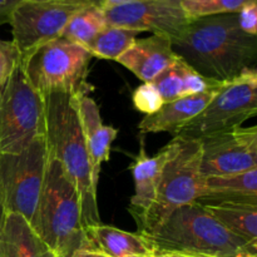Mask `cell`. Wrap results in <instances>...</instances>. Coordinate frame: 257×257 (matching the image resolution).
Wrapping results in <instances>:
<instances>
[{
  "label": "cell",
  "instance_id": "cell-18",
  "mask_svg": "<svg viewBox=\"0 0 257 257\" xmlns=\"http://www.w3.org/2000/svg\"><path fill=\"white\" fill-rule=\"evenodd\" d=\"M82 250L95 251L107 257H142L153 251L142 233L127 232L102 223L85 228V245Z\"/></svg>",
  "mask_w": 257,
  "mask_h": 257
},
{
  "label": "cell",
  "instance_id": "cell-23",
  "mask_svg": "<svg viewBox=\"0 0 257 257\" xmlns=\"http://www.w3.org/2000/svg\"><path fill=\"white\" fill-rule=\"evenodd\" d=\"M138 32L118 27H107L89 43L85 49L92 57L117 60L137 40Z\"/></svg>",
  "mask_w": 257,
  "mask_h": 257
},
{
  "label": "cell",
  "instance_id": "cell-17",
  "mask_svg": "<svg viewBox=\"0 0 257 257\" xmlns=\"http://www.w3.org/2000/svg\"><path fill=\"white\" fill-rule=\"evenodd\" d=\"M218 89L187 95L165 103L156 113L145 115L138 124V130L141 133L168 132L176 136L186 123L195 118L208 104Z\"/></svg>",
  "mask_w": 257,
  "mask_h": 257
},
{
  "label": "cell",
  "instance_id": "cell-25",
  "mask_svg": "<svg viewBox=\"0 0 257 257\" xmlns=\"http://www.w3.org/2000/svg\"><path fill=\"white\" fill-rule=\"evenodd\" d=\"M132 100L136 109L145 113L146 115L153 114L165 104L160 92L152 82L143 83L142 85L136 88L132 94Z\"/></svg>",
  "mask_w": 257,
  "mask_h": 257
},
{
  "label": "cell",
  "instance_id": "cell-34",
  "mask_svg": "<svg viewBox=\"0 0 257 257\" xmlns=\"http://www.w3.org/2000/svg\"><path fill=\"white\" fill-rule=\"evenodd\" d=\"M175 2H177V3H181V2H182V0H175Z\"/></svg>",
  "mask_w": 257,
  "mask_h": 257
},
{
  "label": "cell",
  "instance_id": "cell-6",
  "mask_svg": "<svg viewBox=\"0 0 257 257\" xmlns=\"http://www.w3.org/2000/svg\"><path fill=\"white\" fill-rule=\"evenodd\" d=\"M92 54L64 38L50 40L22 58L29 84L42 95L62 92L74 97L88 94V67Z\"/></svg>",
  "mask_w": 257,
  "mask_h": 257
},
{
  "label": "cell",
  "instance_id": "cell-14",
  "mask_svg": "<svg viewBox=\"0 0 257 257\" xmlns=\"http://www.w3.org/2000/svg\"><path fill=\"white\" fill-rule=\"evenodd\" d=\"M78 113L80 125L87 143L88 153L92 166V177L94 185H98L102 163L109 160L110 146L118 135V130L112 125L103 124L99 108L95 100L88 94L79 95Z\"/></svg>",
  "mask_w": 257,
  "mask_h": 257
},
{
  "label": "cell",
  "instance_id": "cell-13",
  "mask_svg": "<svg viewBox=\"0 0 257 257\" xmlns=\"http://www.w3.org/2000/svg\"><path fill=\"white\" fill-rule=\"evenodd\" d=\"M177 59L170 38L153 34L136 40L117 62L124 65L143 83H151Z\"/></svg>",
  "mask_w": 257,
  "mask_h": 257
},
{
  "label": "cell",
  "instance_id": "cell-24",
  "mask_svg": "<svg viewBox=\"0 0 257 257\" xmlns=\"http://www.w3.org/2000/svg\"><path fill=\"white\" fill-rule=\"evenodd\" d=\"M257 0H182L181 7L190 19L215 14L238 13L245 5Z\"/></svg>",
  "mask_w": 257,
  "mask_h": 257
},
{
  "label": "cell",
  "instance_id": "cell-26",
  "mask_svg": "<svg viewBox=\"0 0 257 257\" xmlns=\"http://www.w3.org/2000/svg\"><path fill=\"white\" fill-rule=\"evenodd\" d=\"M22 64V54L10 40L0 39V87L9 79L15 69Z\"/></svg>",
  "mask_w": 257,
  "mask_h": 257
},
{
  "label": "cell",
  "instance_id": "cell-19",
  "mask_svg": "<svg viewBox=\"0 0 257 257\" xmlns=\"http://www.w3.org/2000/svg\"><path fill=\"white\" fill-rule=\"evenodd\" d=\"M0 257H55L23 216L5 213L0 231Z\"/></svg>",
  "mask_w": 257,
  "mask_h": 257
},
{
  "label": "cell",
  "instance_id": "cell-12",
  "mask_svg": "<svg viewBox=\"0 0 257 257\" xmlns=\"http://www.w3.org/2000/svg\"><path fill=\"white\" fill-rule=\"evenodd\" d=\"M107 25L173 38L181 34L190 18L175 0H135L104 10Z\"/></svg>",
  "mask_w": 257,
  "mask_h": 257
},
{
  "label": "cell",
  "instance_id": "cell-29",
  "mask_svg": "<svg viewBox=\"0 0 257 257\" xmlns=\"http://www.w3.org/2000/svg\"><path fill=\"white\" fill-rule=\"evenodd\" d=\"M38 2H53V3H63V4H77V5H97L102 8L103 0H38Z\"/></svg>",
  "mask_w": 257,
  "mask_h": 257
},
{
  "label": "cell",
  "instance_id": "cell-16",
  "mask_svg": "<svg viewBox=\"0 0 257 257\" xmlns=\"http://www.w3.org/2000/svg\"><path fill=\"white\" fill-rule=\"evenodd\" d=\"M196 202L231 232L257 243V200L210 196Z\"/></svg>",
  "mask_w": 257,
  "mask_h": 257
},
{
  "label": "cell",
  "instance_id": "cell-21",
  "mask_svg": "<svg viewBox=\"0 0 257 257\" xmlns=\"http://www.w3.org/2000/svg\"><path fill=\"white\" fill-rule=\"evenodd\" d=\"M202 197L223 196L257 200V168L233 175L202 177Z\"/></svg>",
  "mask_w": 257,
  "mask_h": 257
},
{
  "label": "cell",
  "instance_id": "cell-32",
  "mask_svg": "<svg viewBox=\"0 0 257 257\" xmlns=\"http://www.w3.org/2000/svg\"><path fill=\"white\" fill-rule=\"evenodd\" d=\"M72 257H107L99 252H95V251L90 250H79L74 253Z\"/></svg>",
  "mask_w": 257,
  "mask_h": 257
},
{
  "label": "cell",
  "instance_id": "cell-11",
  "mask_svg": "<svg viewBox=\"0 0 257 257\" xmlns=\"http://www.w3.org/2000/svg\"><path fill=\"white\" fill-rule=\"evenodd\" d=\"M201 176L233 175L257 168V127H237L201 141Z\"/></svg>",
  "mask_w": 257,
  "mask_h": 257
},
{
  "label": "cell",
  "instance_id": "cell-7",
  "mask_svg": "<svg viewBox=\"0 0 257 257\" xmlns=\"http://www.w3.org/2000/svg\"><path fill=\"white\" fill-rule=\"evenodd\" d=\"M40 137H45L44 97L20 64L0 87V155L22 152Z\"/></svg>",
  "mask_w": 257,
  "mask_h": 257
},
{
  "label": "cell",
  "instance_id": "cell-30",
  "mask_svg": "<svg viewBox=\"0 0 257 257\" xmlns=\"http://www.w3.org/2000/svg\"><path fill=\"white\" fill-rule=\"evenodd\" d=\"M142 257H210V256L191 255V253H182V252H166V251L153 250L150 255L142 256Z\"/></svg>",
  "mask_w": 257,
  "mask_h": 257
},
{
  "label": "cell",
  "instance_id": "cell-20",
  "mask_svg": "<svg viewBox=\"0 0 257 257\" xmlns=\"http://www.w3.org/2000/svg\"><path fill=\"white\" fill-rule=\"evenodd\" d=\"M152 83L160 92L163 102L167 103L187 95L218 89L225 82L205 78L178 58L171 67L157 75Z\"/></svg>",
  "mask_w": 257,
  "mask_h": 257
},
{
  "label": "cell",
  "instance_id": "cell-10",
  "mask_svg": "<svg viewBox=\"0 0 257 257\" xmlns=\"http://www.w3.org/2000/svg\"><path fill=\"white\" fill-rule=\"evenodd\" d=\"M88 7V5H87ZM84 5L23 0L9 18L13 40L22 58L40 45L62 37L68 22Z\"/></svg>",
  "mask_w": 257,
  "mask_h": 257
},
{
  "label": "cell",
  "instance_id": "cell-2",
  "mask_svg": "<svg viewBox=\"0 0 257 257\" xmlns=\"http://www.w3.org/2000/svg\"><path fill=\"white\" fill-rule=\"evenodd\" d=\"M44 97L45 142L48 156L55 158L77 188L80 197L82 221L85 228L100 223L97 186L78 113V97L62 92Z\"/></svg>",
  "mask_w": 257,
  "mask_h": 257
},
{
  "label": "cell",
  "instance_id": "cell-27",
  "mask_svg": "<svg viewBox=\"0 0 257 257\" xmlns=\"http://www.w3.org/2000/svg\"><path fill=\"white\" fill-rule=\"evenodd\" d=\"M238 24L245 33L257 35V2L245 5L237 13Z\"/></svg>",
  "mask_w": 257,
  "mask_h": 257
},
{
  "label": "cell",
  "instance_id": "cell-1",
  "mask_svg": "<svg viewBox=\"0 0 257 257\" xmlns=\"http://www.w3.org/2000/svg\"><path fill=\"white\" fill-rule=\"evenodd\" d=\"M171 43L180 59L208 79L228 82L256 68L257 35L241 29L237 13L191 19Z\"/></svg>",
  "mask_w": 257,
  "mask_h": 257
},
{
  "label": "cell",
  "instance_id": "cell-28",
  "mask_svg": "<svg viewBox=\"0 0 257 257\" xmlns=\"http://www.w3.org/2000/svg\"><path fill=\"white\" fill-rule=\"evenodd\" d=\"M22 2L23 0H0V25L9 22L13 10Z\"/></svg>",
  "mask_w": 257,
  "mask_h": 257
},
{
  "label": "cell",
  "instance_id": "cell-8",
  "mask_svg": "<svg viewBox=\"0 0 257 257\" xmlns=\"http://www.w3.org/2000/svg\"><path fill=\"white\" fill-rule=\"evenodd\" d=\"M47 166L45 137L19 153L0 155V206L4 215L18 213L35 228Z\"/></svg>",
  "mask_w": 257,
  "mask_h": 257
},
{
  "label": "cell",
  "instance_id": "cell-4",
  "mask_svg": "<svg viewBox=\"0 0 257 257\" xmlns=\"http://www.w3.org/2000/svg\"><path fill=\"white\" fill-rule=\"evenodd\" d=\"M34 230L55 257H72L85 245L79 193L62 165L49 156Z\"/></svg>",
  "mask_w": 257,
  "mask_h": 257
},
{
  "label": "cell",
  "instance_id": "cell-33",
  "mask_svg": "<svg viewBox=\"0 0 257 257\" xmlns=\"http://www.w3.org/2000/svg\"><path fill=\"white\" fill-rule=\"evenodd\" d=\"M3 220H4V211H3L2 206H0V231H2V225H3Z\"/></svg>",
  "mask_w": 257,
  "mask_h": 257
},
{
  "label": "cell",
  "instance_id": "cell-9",
  "mask_svg": "<svg viewBox=\"0 0 257 257\" xmlns=\"http://www.w3.org/2000/svg\"><path fill=\"white\" fill-rule=\"evenodd\" d=\"M256 114L257 70L252 68L223 83L208 104L186 123L176 136L202 141L211 136L242 127L246 120Z\"/></svg>",
  "mask_w": 257,
  "mask_h": 257
},
{
  "label": "cell",
  "instance_id": "cell-22",
  "mask_svg": "<svg viewBox=\"0 0 257 257\" xmlns=\"http://www.w3.org/2000/svg\"><path fill=\"white\" fill-rule=\"evenodd\" d=\"M107 27L104 10L97 5L82 8L68 22L62 37L69 42L85 47Z\"/></svg>",
  "mask_w": 257,
  "mask_h": 257
},
{
  "label": "cell",
  "instance_id": "cell-5",
  "mask_svg": "<svg viewBox=\"0 0 257 257\" xmlns=\"http://www.w3.org/2000/svg\"><path fill=\"white\" fill-rule=\"evenodd\" d=\"M171 152L163 166L156 198L150 210L138 221L140 233H150L182 206L203 196L201 176V141L175 136Z\"/></svg>",
  "mask_w": 257,
  "mask_h": 257
},
{
  "label": "cell",
  "instance_id": "cell-31",
  "mask_svg": "<svg viewBox=\"0 0 257 257\" xmlns=\"http://www.w3.org/2000/svg\"><path fill=\"white\" fill-rule=\"evenodd\" d=\"M135 2V0H103V5L102 9H109V8H114V7H119V5L127 4V3Z\"/></svg>",
  "mask_w": 257,
  "mask_h": 257
},
{
  "label": "cell",
  "instance_id": "cell-15",
  "mask_svg": "<svg viewBox=\"0 0 257 257\" xmlns=\"http://www.w3.org/2000/svg\"><path fill=\"white\" fill-rule=\"evenodd\" d=\"M170 152L171 146L168 143L157 155L150 157L145 151L143 141H141L140 153L136 156L135 161L130 166L135 181V195L131 198L130 211L135 216L136 222L146 215L155 201L163 166L170 156Z\"/></svg>",
  "mask_w": 257,
  "mask_h": 257
},
{
  "label": "cell",
  "instance_id": "cell-3",
  "mask_svg": "<svg viewBox=\"0 0 257 257\" xmlns=\"http://www.w3.org/2000/svg\"><path fill=\"white\" fill-rule=\"evenodd\" d=\"M142 235L156 251L210 257H257V243L231 232L198 202L177 208L155 231Z\"/></svg>",
  "mask_w": 257,
  "mask_h": 257
}]
</instances>
